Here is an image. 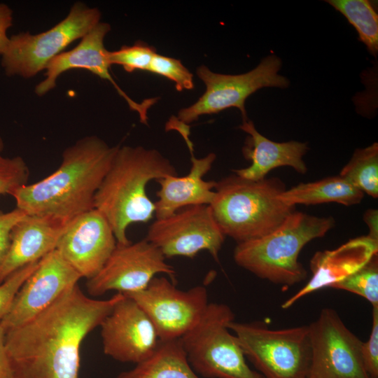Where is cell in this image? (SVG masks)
Returning <instances> with one entry per match:
<instances>
[{"mask_svg":"<svg viewBox=\"0 0 378 378\" xmlns=\"http://www.w3.org/2000/svg\"><path fill=\"white\" fill-rule=\"evenodd\" d=\"M124 295L87 296L78 284L24 323L6 332L16 378H79L80 349Z\"/></svg>","mask_w":378,"mask_h":378,"instance_id":"obj_1","label":"cell"},{"mask_svg":"<svg viewBox=\"0 0 378 378\" xmlns=\"http://www.w3.org/2000/svg\"><path fill=\"white\" fill-rule=\"evenodd\" d=\"M118 146L87 136L66 148L59 167L50 175L16 189L11 196L28 215L50 216L69 223L94 209L95 194Z\"/></svg>","mask_w":378,"mask_h":378,"instance_id":"obj_2","label":"cell"},{"mask_svg":"<svg viewBox=\"0 0 378 378\" xmlns=\"http://www.w3.org/2000/svg\"><path fill=\"white\" fill-rule=\"evenodd\" d=\"M168 176H177L176 170L158 150L118 146L94 201V209L107 220L117 244L131 242L127 236L131 224L147 223L153 218L155 203L147 195L146 186Z\"/></svg>","mask_w":378,"mask_h":378,"instance_id":"obj_3","label":"cell"},{"mask_svg":"<svg viewBox=\"0 0 378 378\" xmlns=\"http://www.w3.org/2000/svg\"><path fill=\"white\" fill-rule=\"evenodd\" d=\"M332 217H319L294 211L274 230L261 237L237 243L236 264L256 276L286 290L304 280L307 272L298 260L302 248L323 237L333 226Z\"/></svg>","mask_w":378,"mask_h":378,"instance_id":"obj_4","label":"cell"},{"mask_svg":"<svg viewBox=\"0 0 378 378\" xmlns=\"http://www.w3.org/2000/svg\"><path fill=\"white\" fill-rule=\"evenodd\" d=\"M285 190L278 178L251 181L232 175L217 182L209 206L225 236L244 242L270 233L295 211L279 197Z\"/></svg>","mask_w":378,"mask_h":378,"instance_id":"obj_5","label":"cell"},{"mask_svg":"<svg viewBox=\"0 0 378 378\" xmlns=\"http://www.w3.org/2000/svg\"><path fill=\"white\" fill-rule=\"evenodd\" d=\"M231 308L211 302L197 324L181 338L188 361L204 378H265L252 370L228 324L234 321Z\"/></svg>","mask_w":378,"mask_h":378,"instance_id":"obj_6","label":"cell"},{"mask_svg":"<svg viewBox=\"0 0 378 378\" xmlns=\"http://www.w3.org/2000/svg\"><path fill=\"white\" fill-rule=\"evenodd\" d=\"M228 328L237 337L245 357L265 378H308V326L271 329L264 321H233Z\"/></svg>","mask_w":378,"mask_h":378,"instance_id":"obj_7","label":"cell"},{"mask_svg":"<svg viewBox=\"0 0 378 378\" xmlns=\"http://www.w3.org/2000/svg\"><path fill=\"white\" fill-rule=\"evenodd\" d=\"M101 15L98 8L77 1L66 17L52 28L37 34L27 31L12 36L1 55L6 74L24 78L35 76L69 45L100 22Z\"/></svg>","mask_w":378,"mask_h":378,"instance_id":"obj_8","label":"cell"},{"mask_svg":"<svg viewBox=\"0 0 378 378\" xmlns=\"http://www.w3.org/2000/svg\"><path fill=\"white\" fill-rule=\"evenodd\" d=\"M281 60L271 54L261 60L253 69L241 74L230 75L215 73L205 65L197 69V76L206 90L192 105L181 108L176 118L188 125L203 115L219 113L229 108H237L243 121L246 120V99L263 88H286L288 79L279 75Z\"/></svg>","mask_w":378,"mask_h":378,"instance_id":"obj_9","label":"cell"},{"mask_svg":"<svg viewBox=\"0 0 378 378\" xmlns=\"http://www.w3.org/2000/svg\"><path fill=\"white\" fill-rule=\"evenodd\" d=\"M123 295L145 312L160 340L181 338L197 324L209 303L204 286L183 290L164 276H155L145 289Z\"/></svg>","mask_w":378,"mask_h":378,"instance_id":"obj_10","label":"cell"},{"mask_svg":"<svg viewBox=\"0 0 378 378\" xmlns=\"http://www.w3.org/2000/svg\"><path fill=\"white\" fill-rule=\"evenodd\" d=\"M308 328V378H370L362 360L363 341L349 330L335 310L323 309Z\"/></svg>","mask_w":378,"mask_h":378,"instance_id":"obj_11","label":"cell"},{"mask_svg":"<svg viewBox=\"0 0 378 378\" xmlns=\"http://www.w3.org/2000/svg\"><path fill=\"white\" fill-rule=\"evenodd\" d=\"M225 238L210 206L206 204L186 206L156 219L146 237L165 258H192L200 251H207L216 262Z\"/></svg>","mask_w":378,"mask_h":378,"instance_id":"obj_12","label":"cell"},{"mask_svg":"<svg viewBox=\"0 0 378 378\" xmlns=\"http://www.w3.org/2000/svg\"><path fill=\"white\" fill-rule=\"evenodd\" d=\"M162 253L146 238L117 244L100 271L85 284L88 294L100 296L109 290L127 294L145 289L158 274L174 281L176 271Z\"/></svg>","mask_w":378,"mask_h":378,"instance_id":"obj_13","label":"cell"},{"mask_svg":"<svg viewBox=\"0 0 378 378\" xmlns=\"http://www.w3.org/2000/svg\"><path fill=\"white\" fill-rule=\"evenodd\" d=\"M81 276L53 250L18 291L10 308L0 323L6 332L18 327L50 306L69 288L78 284Z\"/></svg>","mask_w":378,"mask_h":378,"instance_id":"obj_14","label":"cell"},{"mask_svg":"<svg viewBox=\"0 0 378 378\" xmlns=\"http://www.w3.org/2000/svg\"><path fill=\"white\" fill-rule=\"evenodd\" d=\"M99 326L104 354L120 362H141L151 355L160 342L148 315L125 295Z\"/></svg>","mask_w":378,"mask_h":378,"instance_id":"obj_15","label":"cell"},{"mask_svg":"<svg viewBox=\"0 0 378 378\" xmlns=\"http://www.w3.org/2000/svg\"><path fill=\"white\" fill-rule=\"evenodd\" d=\"M110 31L111 25L108 23L100 22L80 39L74 48L64 51L54 57L45 69V78L36 85L35 93L41 97L49 92L55 88L57 78L67 71L85 69L109 81L127 102L129 107L139 113L140 121L147 124L148 110L157 102L158 98L136 102L112 78L108 50L104 46V38Z\"/></svg>","mask_w":378,"mask_h":378,"instance_id":"obj_16","label":"cell"},{"mask_svg":"<svg viewBox=\"0 0 378 378\" xmlns=\"http://www.w3.org/2000/svg\"><path fill=\"white\" fill-rule=\"evenodd\" d=\"M116 245L107 220L92 209L67 224L55 249L81 278L90 279L100 271Z\"/></svg>","mask_w":378,"mask_h":378,"instance_id":"obj_17","label":"cell"},{"mask_svg":"<svg viewBox=\"0 0 378 378\" xmlns=\"http://www.w3.org/2000/svg\"><path fill=\"white\" fill-rule=\"evenodd\" d=\"M377 253L378 241L368 235L351 239L333 250L316 252L310 260L309 281L286 300L281 308L288 309L307 295L330 288L358 271Z\"/></svg>","mask_w":378,"mask_h":378,"instance_id":"obj_18","label":"cell"},{"mask_svg":"<svg viewBox=\"0 0 378 378\" xmlns=\"http://www.w3.org/2000/svg\"><path fill=\"white\" fill-rule=\"evenodd\" d=\"M68 223L50 216L28 214L19 220L11 231L10 246L0 265V284L55 250Z\"/></svg>","mask_w":378,"mask_h":378,"instance_id":"obj_19","label":"cell"},{"mask_svg":"<svg viewBox=\"0 0 378 378\" xmlns=\"http://www.w3.org/2000/svg\"><path fill=\"white\" fill-rule=\"evenodd\" d=\"M188 149L191 155L192 166L185 176H168L157 180L160 190L155 203L156 219L168 217L176 211L189 206L209 205L214 197L217 182L205 181L203 176L211 169L216 155L209 153L202 158L193 154V145Z\"/></svg>","mask_w":378,"mask_h":378,"instance_id":"obj_20","label":"cell"},{"mask_svg":"<svg viewBox=\"0 0 378 378\" xmlns=\"http://www.w3.org/2000/svg\"><path fill=\"white\" fill-rule=\"evenodd\" d=\"M239 128L248 134L242 148L244 157L251 162L249 167L236 169V175L248 180L265 178L273 169L290 167L297 172L306 173L303 156L309 148L307 143L296 141L275 142L262 135L251 120H244Z\"/></svg>","mask_w":378,"mask_h":378,"instance_id":"obj_21","label":"cell"},{"mask_svg":"<svg viewBox=\"0 0 378 378\" xmlns=\"http://www.w3.org/2000/svg\"><path fill=\"white\" fill-rule=\"evenodd\" d=\"M116 378H200L190 365L181 338L160 340L147 358Z\"/></svg>","mask_w":378,"mask_h":378,"instance_id":"obj_22","label":"cell"},{"mask_svg":"<svg viewBox=\"0 0 378 378\" xmlns=\"http://www.w3.org/2000/svg\"><path fill=\"white\" fill-rule=\"evenodd\" d=\"M364 194L342 176H332L317 181L300 183L285 190L279 196L287 205H315L336 202L344 206L359 204Z\"/></svg>","mask_w":378,"mask_h":378,"instance_id":"obj_23","label":"cell"},{"mask_svg":"<svg viewBox=\"0 0 378 378\" xmlns=\"http://www.w3.org/2000/svg\"><path fill=\"white\" fill-rule=\"evenodd\" d=\"M355 28L358 39L374 57L378 52V15L368 0H327Z\"/></svg>","mask_w":378,"mask_h":378,"instance_id":"obj_24","label":"cell"},{"mask_svg":"<svg viewBox=\"0 0 378 378\" xmlns=\"http://www.w3.org/2000/svg\"><path fill=\"white\" fill-rule=\"evenodd\" d=\"M340 176L374 198L378 197V144L356 149Z\"/></svg>","mask_w":378,"mask_h":378,"instance_id":"obj_25","label":"cell"},{"mask_svg":"<svg viewBox=\"0 0 378 378\" xmlns=\"http://www.w3.org/2000/svg\"><path fill=\"white\" fill-rule=\"evenodd\" d=\"M330 288L355 293L366 299L372 307L378 306L377 254L358 271Z\"/></svg>","mask_w":378,"mask_h":378,"instance_id":"obj_26","label":"cell"},{"mask_svg":"<svg viewBox=\"0 0 378 378\" xmlns=\"http://www.w3.org/2000/svg\"><path fill=\"white\" fill-rule=\"evenodd\" d=\"M156 50L142 41H136L132 46H123L120 49L108 51V57L111 65L122 66L127 72L148 71Z\"/></svg>","mask_w":378,"mask_h":378,"instance_id":"obj_27","label":"cell"},{"mask_svg":"<svg viewBox=\"0 0 378 378\" xmlns=\"http://www.w3.org/2000/svg\"><path fill=\"white\" fill-rule=\"evenodd\" d=\"M4 142L0 137V195H10L18 188L27 184L29 167L20 156L5 158L1 153Z\"/></svg>","mask_w":378,"mask_h":378,"instance_id":"obj_28","label":"cell"},{"mask_svg":"<svg viewBox=\"0 0 378 378\" xmlns=\"http://www.w3.org/2000/svg\"><path fill=\"white\" fill-rule=\"evenodd\" d=\"M148 71L174 81L177 91L194 88L193 74L179 59L155 53Z\"/></svg>","mask_w":378,"mask_h":378,"instance_id":"obj_29","label":"cell"},{"mask_svg":"<svg viewBox=\"0 0 378 378\" xmlns=\"http://www.w3.org/2000/svg\"><path fill=\"white\" fill-rule=\"evenodd\" d=\"M39 261L18 270L0 284V321L9 311L18 291L37 268Z\"/></svg>","mask_w":378,"mask_h":378,"instance_id":"obj_30","label":"cell"},{"mask_svg":"<svg viewBox=\"0 0 378 378\" xmlns=\"http://www.w3.org/2000/svg\"><path fill=\"white\" fill-rule=\"evenodd\" d=\"M364 369L370 378H378V306L372 308V326L370 335L361 346Z\"/></svg>","mask_w":378,"mask_h":378,"instance_id":"obj_31","label":"cell"},{"mask_svg":"<svg viewBox=\"0 0 378 378\" xmlns=\"http://www.w3.org/2000/svg\"><path fill=\"white\" fill-rule=\"evenodd\" d=\"M26 215L25 212L17 207L8 212L0 211V265L8 252L13 227Z\"/></svg>","mask_w":378,"mask_h":378,"instance_id":"obj_32","label":"cell"},{"mask_svg":"<svg viewBox=\"0 0 378 378\" xmlns=\"http://www.w3.org/2000/svg\"><path fill=\"white\" fill-rule=\"evenodd\" d=\"M13 11L5 4L0 3V55L5 52L9 42L7 31L12 25Z\"/></svg>","mask_w":378,"mask_h":378,"instance_id":"obj_33","label":"cell"},{"mask_svg":"<svg viewBox=\"0 0 378 378\" xmlns=\"http://www.w3.org/2000/svg\"><path fill=\"white\" fill-rule=\"evenodd\" d=\"M0 378H16L6 347V331L0 323Z\"/></svg>","mask_w":378,"mask_h":378,"instance_id":"obj_34","label":"cell"},{"mask_svg":"<svg viewBox=\"0 0 378 378\" xmlns=\"http://www.w3.org/2000/svg\"><path fill=\"white\" fill-rule=\"evenodd\" d=\"M363 220L369 229L368 236L378 241V211L373 209L367 210L363 215Z\"/></svg>","mask_w":378,"mask_h":378,"instance_id":"obj_35","label":"cell"}]
</instances>
